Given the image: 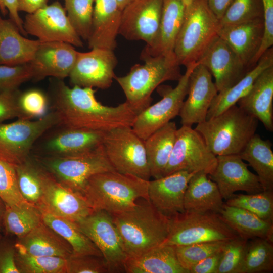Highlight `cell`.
<instances>
[{
    "label": "cell",
    "instance_id": "25",
    "mask_svg": "<svg viewBox=\"0 0 273 273\" xmlns=\"http://www.w3.org/2000/svg\"><path fill=\"white\" fill-rule=\"evenodd\" d=\"M122 11L117 0H95L88 48L114 51L117 46Z\"/></svg>",
    "mask_w": 273,
    "mask_h": 273
},
{
    "label": "cell",
    "instance_id": "31",
    "mask_svg": "<svg viewBox=\"0 0 273 273\" xmlns=\"http://www.w3.org/2000/svg\"><path fill=\"white\" fill-rule=\"evenodd\" d=\"M124 270L127 273H189L180 264L175 247L163 244L138 257L128 258Z\"/></svg>",
    "mask_w": 273,
    "mask_h": 273
},
{
    "label": "cell",
    "instance_id": "7",
    "mask_svg": "<svg viewBox=\"0 0 273 273\" xmlns=\"http://www.w3.org/2000/svg\"><path fill=\"white\" fill-rule=\"evenodd\" d=\"M57 181L83 196L88 180L98 173L115 171L102 144L89 151L67 157L31 155Z\"/></svg>",
    "mask_w": 273,
    "mask_h": 273
},
{
    "label": "cell",
    "instance_id": "48",
    "mask_svg": "<svg viewBox=\"0 0 273 273\" xmlns=\"http://www.w3.org/2000/svg\"><path fill=\"white\" fill-rule=\"evenodd\" d=\"M33 78L29 63L16 66L0 65V92L18 89L21 84Z\"/></svg>",
    "mask_w": 273,
    "mask_h": 273
},
{
    "label": "cell",
    "instance_id": "8",
    "mask_svg": "<svg viewBox=\"0 0 273 273\" xmlns=\"http://www.w3.org/2000/svg\"><path fill=\"white\" fill-rule=\"evenodd\" d=\"M239 237L220 214L185 211L169 218V230L163 245L178 246L230 240Z\"/></svg>",
    "mask_w": 273,
    "mask_h": 273
},
{
    "label": "cell",
    "instance_id": "57",
    "mask_svg": "<svg viewBox=\"0 0 273 273\" xmlns=\"http://www.w3.org/2000/svg\"><path fill=\"white\" fill-rule=\"evenodd\" d=\"M6 209V204L0 198V227L2 226L4 214Z\"/></svg>",
    "mask_w": 273,
    "mask_h": 273
},
{
    "label": "cell",
    "instance_id": "52",
    "mask_svg": "<svg viewBox=\"0 0 273 273\" xmlns=\"http://www.w3.org/2000/svg\"><path fill=\"white\" fill-rule=\"evenodd\" d=\"M15 243L0 238V273H20L15 261Z\"/></svg>",
    "mask_w": 273,
    "mask_h": 273
},
{
    "label": "cell",
    "instance_id": "16",
    "mask_svg": "<svg viewBox=\"0 0 273 273\" xmlns=\"http://www.w3.org/2000/svg\"><path fill=\"white\" fill-rule=\"evenodd\" d=\"M117 64L112 50L94 48L87 52H78L69 76L70 83L83 87L108 88L116 76L114 69Z\"/></svg>",
    "mask_w": 273,
    "mask_h": 273
},
{
    "label": "cell",
    "instance_id": "9",
    "mask_svg": "<svg viewBox=\"0 0 273 273\" xmlns=\"http://www.w3.org/2000/svg\"><path fill=\"white\" fill-rule=\"evenodd\" d=\"M60 123L53 110L36 120L18 118L7 124L0 123V161L14 167L28 159L38 139Z\"/></svg>",
    "mask_w": 273,
    "mask_h": 273
},
{
    "label": "cell",
    "instance_id": "3",
    "mask_svg": "<svg viewBox=\"0 0 273 273\" xmlns=\"http://www.w3.org/2000/svg\"><path fill=\"white\" fill-rule=\"evenodd\" d=\"M149 184L131 174L107 171L88 180L83 196L94 211L117 213L133 208L140 199L148 201Z\"/></svg>",
    "mask_w": 273,
    "mask_h": 273
},
{
    "label": "cell",
    "instance_id": "29",
    "mask_svg": "<svg viewBox=\"0 0 273 273\" xmlns=\"http://www.w3.org/2000/svg\"><path fill=\"white\" fill-rule=\"evenodd\" d=\"M40 41L22 35L10 19L0 16V65L16 66L29 63Z\"/></svg>",
    "mask_w": 273,
    "mask_h": 273
},
{
    "label": "cell",
    "instance_id": "20",
    "mask_svg": "<svg viewBox=\"0 0 273 273\" xmlns=\"http://www.w3.org/2000/svg\"><path fill=\"white\" fill-rule=\"evenodd\" d=\"M197 63L205 66L210 72L218 92L234 85L251 70L218 36L208 46Z\"/></svg>",
    "mask_w": 273,
    "mask_h": 273
},
{
    "label": "cell",
    "instance_id": "56",
    "mask_svg": "<svg viewBox=\"0 0 273 273\" xmlns=\"http://www.w3.org/2000/svg\"><path fill=\"white\" fill-rule=\"evenodd\" d=\"M233 0H206L210 9L219 20Z\"/></svg>",
    "mask_w": 273,
    "mask_h": 273
},
{
    "label": "cell",
    "instance_id": "43",
    "mask_svg": "<svg viewBox=\"0 0 273 273\" xmlns=\"http://www.w3.org/2000/svg\"><path fill=\"white\" fill-rule=\"evenodd\" d=\"M229 241L202 242L174 247L180 264L190 273L191 268L199 261L222 252Z\"/></svg>",
    "mask_w": 273,
    "mask_h": 273
},
{
    "label": "cell",
    "instance_id": "45",
    "mask_svg": "<svg viewBox=\"0 0 273 273\" xmlns=\"http://www.w3.org/2000/svg\"><path fill=\"white\" fill-rule=\"evenodd\" d=\"M248 241L238 237L227 242L216 273H240Z\"/></svg>",
    "mask_w": 273,
    "mask_h": 273
},
{
    "label": "cell",
    "instance_id": "54",
    "mask_svg": "<svg viewBox=\"0 0 273 273\" xmlns=\"http://www.w3.org/2000/svg\"><path fill=\"white\" fill-rule=\"evenodd\" d=\"M222 252L199 261L191 268L190 273H216Z\"/></svg>",
    "mask_w": 273,
    "mask_h": 273
},
{
    "label": "cell",
    "instance_id": "50",
    "mask_svg": "<svg viewBox=\"0 0 273 273\" xmlns=\"http://www.w3.org/2000/svg\"><path fill=\"white\" fill-rule=\"evenodd\" d=\"M18 89L0 92V123L10 119H25L20 109Z\"/></svg>",
    "mask_w": 273,
    "mask_h": 273
},
{
    "label": "cell",
    "instance_id": "53",
    "mask_svg": "<svg viewBox=\"0 0 273 273\" xmlns=\"http://www.w3.org/2000/svg\"><path fill=\"white\" fill-rule=\"evenodd\" d=\"M0 11L3 15L9 13L10 19L14 22L24 36L27 35L23 27V21L19 14L17 0H0Z\"/></svg>",
    "mask_w": 273,
    "mask_h": 273
},
{
    "label": "cell",
    "instance_id": "18",
    "mask_svg": "<svg viewBox=\"0 0 273 273\" xmlns=\"http://www.w3.org/2000/svg\"><path fill=\"white\" fill-rule=\"evenodd\" d=\"M218 93L210 72L205 66L197 63L190 74L188 96L178 115L182 125L192 126L205 121L210 106Z\"/></svg>",
    "mask_w": 273,
    "mask_h": 273
},
{
    "label": "cell",
    "instance_id": "11",
    "mask_svg": "<svg viewBox=\"0 0 273 273\" xmlns=\"http://www.w3.org/2000/svg\"><path fill=\"white\" fill-rule=\"evenodd\" d=\"M217 157L208 148L201 135L192 126L177 128L172 150L163 176L179 171H202L210 174Z\"/></svg>",
    "mask_w": 273,
    "mask_h": 273
},
{
    "label": "cell",
    "instance_id": "35",
    "mask_svg": "<svg viewBox=\"0 0 273 273\" xmlns=\"http://www.w3.org/2000/svg\"><path fill=\"white\" fill-rule=\"evenodd\" d=\"M257 173L264 191H273L272 143L255 133L238 154Z\"/></svg>",
    "mask_w": 273,
    "mask_h": 273
},
{
    "label": "cell",
    "instance_id": "4",
    "mask_svg": "<svg viewBox=\"0 0 273 273\" xmlns=\"http://www.w3.org/2000/svg\"><path fill=\"white\" fill-rule=\"evenodd\" d=\"M141 58L144 64H135L126 75L115 78L126 102L137 114L150 105L152 94L162 83L178 81L182 76L174 54L152 56L142 53Z\"/></svg>",
    "mask_w": 273,
    "mask_h": 273
},
{
    "label": "cell",
    "instance_id": "44",
    "mask_svg": "<svg viewBox=\"0 0 273 273\" xmlns=\"http://www.w3.org/2000/svg\"><path fill=\"white\" fill-rule=\"evenodd\" d=\"M263 17L261 0H233L219 22L220 26L234 25Z\"/></svg>",
    "mask_w": 273,
    "mask_h": 273
},
{
    "label": "cell",
    "instance_id": "42",
    "mask_svg": "<svg viewBox=\"0 0 273 273\" xmlns=\"http://www.w3.org/2000/svg\"><path fill=\"white\" fill-rule=\"evenodd\" d=\"M95 0H65L67 17L81 39L87 40L92 28Z\"/></svg>",
    "mask_w": 273,
    "mask_h": 273
},
{
    "label": "cell",
    "instance_id": "47",
    "mask_svg": "<svg viewBox=\"0 0 273 273\" xmlns=\"http://www.w3.org/2000/svg\"><path fill=\"white\" fill-rule=\"evenodd\" d=\"M19 103L25 119L39 118L48 113V98L40 90L31 89L20 93Z\"/></svg>",
    "mask_w": 273,
    "mask_h": 273
},
{
    "label": "cell",
    "instance_id": "46",
    "mask_svg": "<svg viewBox=\"0 0 273 273\" xmlns=\"http://www.w3.org/2000/svg\"><path fill=\"white\" fill-rule=\"evenodd\" d=\"M0 198L9 206L27 202L19 191L14 167L2 161H0Z\"/></svg>",
    "mask_w": 273,
    "mask_h": 273
},
{
    "label": "cell",
    "instance_id": "49",
    "mask_svg": "<svg viewBox=\"0 0 273 273\" xmlns=\"http://www.w3.org/2000/svg\"><path fill=\"white\" fill-rule=\"evenodd\" d=\"M67 273H108V266L102 256L73 255L66 259Z\"/></svg>",
    "mask_w": 273,
    "mask_h": 273
},
{
    "label": "cell",
    "instance_id": "51",
    "mask_svg": "<svg viewBox=\"0 0 273 273\" xmlns=\"http://www.w3.org/2000/svg\"><path fill=\"white\" fill-rule=\"evenodd\" d=\"M263 10L264 33L260 47L253 61L255 65L261 56L273 46V0H261Z\"/></svg>",
    "mask_w": 273,
    "mask_h": 273
},
{
    "label": "cell",
    "instance_id": "14",
    "mask_svg": "<svg viewBox=\"0 0 273 273\" xmlns=\"http://www.w3.org/2000/svg\"><path fill=\"white\" fill-rule=\"evenodd\" d=\"M75 222L100 250L110 272H125L128 257L110 213L104 210L94 211Z\"/></svg>",
    "mask_w": 273,
    "mask_h": 273
},
{
    "label": "cell",
    "instance_id": "21",
    "mask_svg": "<svg viewBox=\"0 0 273 273\" xmlns=\"http://www.w3.org/2000/svg\"><path fill=\"white\" fill-rule=\"evenodd\" d=\"M43 169L44 189L40 209L74 222L94 211L82 195L64 186Z\"/></svg>",
    "mask_w": 273,
    "mask_h": 273
},
{
    "label": "cell",
    "instance_id": "55",
    "mask_svg": "<svg viewBox=\"0 0 273 273\" xmlns=\"http://www.w3.org/2000/svg\"><path fill=\"white\" fill-rule=\"evenodd\" d=\"M18 10L32 13L48 5V0H17Z\"/></svg>",
    "mask_w": 273,
    "mask_h": 273
},
{
    "label": "cell",
    "instance_id": "15",
    "mask_svg": "<svg viewBox=\"0 0 273 273\" xmlns=\"http://www.w3.org/2000/svg\"><path fill=\"white\" fill-rule=\"evenodd\" d=\"M27 34L40 42L61 41L82 47L81 38L71 24L64 7L58 1L27 14L23 21Z\"/></svg>",
    "mask_w": 273,
    "mask_h": 273
},
{
    "label": "cell",
    "instance_id": "39",
    "mask_svg": "<svg viewBox=\"0 0 273 273\" xmlns=\"http://www.w3.org/2000/svg\"><path fill=\"white\" fill-rule=\"evenodd\" d=\"M273 271V243L255 238L247 242L240 273Z\"/></svg>",
    "mask_w": 273,
    "mask_h": 273
},
{
    "label": "cell",
    "instance_id": "58",
    "mask_svg": "<svg viewBox=\"0 0 273 273\" xmlns=\"http://www.w3.org/2000/svg\"><path fill=\"white\" fill-rule=\"evenodd\" d=\"M133 0H117L121 11Z\"/></svg>",
    "mask_w": 273,
    "mask_h": 273
},
{
    "label": "cell",
    "instance_id": "40",
    "mask_svg": "<svg viewBox=\"0 0 273 273\" xmlns=\"http://www.w3.org/2000/svg\"><path fill=\"white\" fill-rule=\"evenodd\" d=\"M226 204L246 210L265 220L273 222V191L255 194L234 195Z\"/></svg>",
    "mask_w": 273,
    "mask_h": 273
},
{
    "label": "cell",
    "instance_id": "13",
    "mask_svg": "<svg viewBox=\"0 0 273 273\" xmlns=\"http://www.w3.org/2000/svg\"><path fill=\"white\" fill-rule=\"evenodd\" d=\"M105 132L68 127L58 124L38 139L32 149L31 155L43 157L78 155L101 145Z\"/></svg>",
    "mask_w": 273,
    "mask_h": 273
},
{
    "label": "cell",
    "instance_id": "38",
    "mask_svg": "<svg viewBox=\"0 0 273 273\" xmlns=\"http://www.w3.org/2000/svg\"><path fill=\"white\" fill-rule=\"evenodd\" d=\"M14 168L22 196L27 202L39 207L43 193V168L31 155Z\"/></svg>",
    "mask_w": 273,
    "mask_h": 273
},
{
    "label": "cell",
    "instance_id": "17",
    "mask_svg": "<svg viewBox=\"0 0 273 273\" xmlns=\"http://www.w3.org/2000/svg\"><path fill=\"white\" fill-rule=\"evenodd\" d=\"M163 1L133 0L122 11L118 34L151 47L158 33Z\"/></svg>",
    "mask_w": 273,
    "mask_h": 273
},
{
    "label": "cell",
    "instance_id": "12",
    "mask_svg": "<svg viewBox=\"0 0 273 273\" xmlns=\"http://www.w3.org/2000/svg\"><path fill=\"white\" fill-rule=\"evenodd\" d=\"M197 64L186 67L185 73L174 88H160L162 98L137 114L131 128L143 140L179 115L188 93L190 74Z\"/></svg>",
    "mask_w": 273,
    "mask_h": 273
},
{
    "label": "cell",
    "instance_id": "34",
    "mask_svg": "<svg viewBox=\"0 0 273 273\" xmlns=\"http://www.w3.org/2000/svg\"><path fill=\"white\" fill-rule=\"evenodd\" d=\"M223 220L238 236L247 240L255 238L273 243V222L240 208L224 203L219 213Z\"/></svg>",
    "mask_w": 273,
    "mask_h": 273
},
{
    "label": "cell",
    "instance_id": "26",
    "mask_svg": "<svg viewBox=\"0 0 273 273\" xmlns=\"http://www.w3.org/2000/svg\"><path fill=\"white\" fill-rule=\"evenodd\" d=\"M249 115L273 131V66L257 77L249 92L237 103Z\"/></svg>",
    "mask_w": 273,
    "mask_h": 273
},
{
    "label": "cell",
    "instance_id": "33",
    "mask_svg": "<svg viewBox=\"0 0 273 273\" xmlns=\"http://www.w3.org/2000/svg\"><path fill=\"white\" fill-rule=\"evenodd\" d=\"M177 129L175 123L170 121L144 141L150 174L154 179L163 176L172 150Z\"/></svg>",
    "mask_w": 273,
    "mask_h": 273
},
{
    "label": "cell",
    "instance_id": "19",
    "mask_svg": "<svg viewBox=\"0 0 273 273\" xmlns=\"http://www.w3.org/2000/svg\"><path fill=\"white\" fill-rule=\"evenodd\" d=\"M217 164L208 175L227 200L237 191L255 194L264 191L258 177L251 172L238 154L217 156Z\"/></svg>",
    "mask_w": 273,
    "mask_h": 273
},
{
    "label": "cell",
    "instance_id": "60",
    "mask_svg": "<svg viewBox=\"0 0 273 273\" xmlns=\"http://www.w3.org/2000/svg\"><path fill=\"white\" fill-rule=\"evenodd\" d=\"M1 237H2V235H1V233H0V238H1Z\"/></svg>",
    "mask_w": 273,
    "mask_h": 273
},
{
    "label": "cell",
    "instance_id": "1",
    "mask_svg": "<svg viewBox=\"0 0 273 273\" xmlns=\"http://www.w3.org/2000/svg\"><path fill=\"white\" fill-rule=\"evenodd\" d=\"M93 88L67 86L60 80L55 86L52 110L59 124L71 128L107 132L123 126L131 127L137 113L126 102L105 106L95 97Z\"/></svg>",
    "mask_w": 273,
    "mask_h": 273
},
{
    "label": "cell",
    "instance_id": "32",
    "mask_svg": "<svg viewBox=\"0 0 273 273\" xmlns=\"http://www.w3.org/2000/svg\"><path fill=\"white\" fill-rule=\"evenodd\" d=\"M273 66V49L267 50L256 65L238 82L230 88L218 93L207 113L206 120L213 118L237 104L250 90L260 74Z\"/></svg>",
    "mask_w": 273,
    "mask_h": 273
},
{
    "label": "cell",
    "instance_id": "27",
    "mask_svg": "<svg viewBox=\"0 0 273 273\" xmlns=\"http://www.w3.org/2000/svg\"><path fill=\"white\" fill-rule=\"evenodd\" d=\"M16 249L32 255L68 258L73 253L70 245L43 221L24 236L17 238Z\"/></svg>",
    "mask_w": 273,
    "mask_h": 273
},
{
    "label": "cell",
    "instance_id": "2",
    "mask_svg": "<svg viewBox=\"0 0 273 273\" xmlns=\"http://www.w3.org/2000/svg\"><path fill=\"white\" fill-rule=\"evenodd\" d=\"M145 201L126 211L110 214L128 258L161 245L169 233V218Z\"/></svg>",
    "mask_w": 273,
    "mask_h": 273
},
{
    "label": "cell",
    "instance_id": "24",
    "mask_svg": "<svg viewBox=\"0 0 273 273\" xmlns=\"http://www.w3.org/2000/svg\"><path fill=\"white\" fill-rule=\"evenodd\" d=\"M264 33L263 18L219 27L218 36L224 40L249 68L262 42Z\"/></svg>",
    "mask_w": 273,
    "mask_h": 273
},
{
    "label": "cell",
    "instance_id": "5",
    "mask_svg": "<svg viewBox=\"0 0 273 273\" xmlns=\"http://www.w3.org/2000/svg\"><path fill=\"white\" fill-rule=\"evenodd\" d=\"M258 120L237 104L197 124L195 129L215 155L239 154L256 133Z\"/></svg>",
    "mask_w": 273,
    "mask_h": 273
},
{
    "label": "cell",
    "instance_id": "23",
    "mask_svg": "<svg viewBox=\"0 0 273 273\" xmlns=\"http://www.w3.org/2000/svg\"><path fill=\"white\" fill-rule=\"evenodd\" d=\"M195 173L179 171L150 181L148 201L169 218L185 211L184 197L188 183Z\"/></svg>",
    "mask_w": 273,
    "mask_h": 273
},
{
    "label": "cell",
    "instance_id": "36",
    "mask_svg": "<svg viewBox=\"0 0 273 273\" xmlns=\"http://www.w3.org/2000/svg\"><path fill=\"white\" fill-rule=\"evenodd\" d=\"M42 221L62 237L71 246L73 255L102 256L94 243L74 221L41 209Z\"/></svg>",
    "mask_w": 273,
    "mask_h": 273
},
{
    "label": "cell",
    "instance_id": "37",
    "mask_svg": "<svg viewBox=\"0 0 273 273\" xmlns=\"http://www.w3.org/2000/svg\"><path fill=\"white\" fill-rule=\"evenodd\" d=\"M42 221L40 209L28 202L19 205H6L2 226L11 235L21 238Z\"/></svg>",
    "mask_w": 273,
    "mask_h": 273
},
{
    "label": "cell",
    "instance_id": "22",
    "mask_svg": "<svg viewBox=\"0 0 273 273\" xmlns=\"http://www.w3.org/2000/svg\"><path fill=\"white\" fill-rule=\"evenodd\" d=\"M78 52L68 43L40 42L33 59L28 63L33 70V79L40 80L53 77L62 79L69 77Z\"/></svg>",
    "mask_w": 273,
    "mask_h": 273
},
{
    "label": "cell",
    "instance_id": "59",
    "mask_svg": "<svg viewBox=\"0 0 273 273\" xmlns=\"http://www.w3.org/2000/svg\"><path fill=\"white\" fill-rule=\"evenodd\" d=\"M183 1L186 7L188 6L189 5H190L193 1V0H183Z\"/></svg>",
    "mask_w": 273,
    "mask_h": 273
},
{
    "label": "cell",
    "instance_id": "28",
    "mask_svg": "<svg viewBox=\"0 0 273 273\" xmlns=\"http://www.w3.org/2000/svg\"><path fill=\"white\" fill-rule=\"evenodd\" d=\"M183 0H163L158 33L154 43L142 53L152 56L174 54L177 36L185 16Z\"/></svg>",
    "mask_w": 273,
    "mask_h": 273
},
{
    "label": "cell",
    "instance_id": "6",
    "mask_svg": "<svg viewBox=\"0 0 273 273\" xmlns=\"http://www.w3.org/2000/svg\"><path fill=\"white\" fill-rule=\"evenodd\" d=\"M219 20L206 0H193L186 7L184 19L175 41L174 53L180 65L197 63L218 36Z\"/></svg>",
    "mask_w": 273,
    "mask_h": 273
},
{
    "label": "cell",
    "instance_id": "41",
    "mask_svg": "<svg viewBox=\"0 0 273 273\" xmlns=\"http://www.w3.org/2000/svg\"><path fill=\"white\" fill-rule=\"evenodd\" d=\"M15 261L20 273H67L66 259L32 255L16 249Z\"/></svg>",
    "mask_w": 273,
    "mask_h": 273
},
{
    "label": "cell",
    "instance_id": "30",
    "mask_svg": "<svg viewBox=\"0 0 273 273\" xmlns=\"http://www.w3.org/2000/svg\"><path fill=\"white\" fill-rule=\"evenodd\" d=\"M224 203L216 183L206 173H195L190 178L184 197L185 211L219 214Z\"/></svg>",
    "mask_w": 273,
    "mask_h": 273
},
{
    "label": "cell",
    "instance_id": "10",
    "mask_svg": "<svg viewBox=\"0 0 273 273\" xmlns=\"http://www.w3.org/2000/svg\"><path fill=\"white\" fill-rule=\"evenodd\" d=\"M102 145L116 171L150 180L151 176L144 141L131 127H119L106 132Z\"/></svg>",
    "mask_w": 273,
    "mask_h": 273
}]
</instances>
